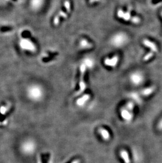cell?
Here are the masks:
<instances>
[{
    "mask_svg": "<svg viewBox=\"0 0 162 163\" xmlns=\"http://www.w3.org/2000/svg\"><path fill=\"white\" fill-rule=\"evenodd\" d=\"M130 81L135 86H139L144 81V76L141 72H134L130 76Z\"/></svg>",
    "mask_w": 162,
    "mask_h": 163,
    "instance_id": "277c9868",
    "label": "cell"
},
{
    "mask_svg": "<svg viewBox=\"0 0 162 163\" xmlns=\"http://www.w3.org/2000/svg\"><path fill=\"white\" fill-rule=\"evenodd\" d=\"M99 134L101 136L102 139L105 141H108L111 138L110 133L107 129L104 128H100L98 130Z\"/></svg>",
    "mask_w": 162,
    "mask_h": 163,
    "instance_id": "52a82bcc",
    "label": "cell"
},
{
    "mask_svg": "<svg viewBox=\"0 0 162 163\" xmlns=\"http://www.w3.org/2000/svg\"><path fill=\"white\" fill-rule=\"evenodd\" d=\"M90 98V96L89 94H85L82 97L80 98L79 99L76 101V104L79 106H83Z\"/></svg>",
    "mask_w": 162,
    "mask_h": 163,
    "instance_id": "8fae6325",
    "label": "cell"
},
{
    "mask_svg": "<svg viewBox=\"0 0 162 163\" xmlns=\"http://www.w3.org/2000/svg\"><path fill=\"white\" fill-rule=\"evenodd\" d=\"M132 8L131 6H129L127 10L125 13H124V16L122 19H123L125 21H130L131 19L132 18L131 16V11H132Z\"/></svg>",
    "mask_w": 162,
    "mask_h": 163,
    "instance_id": "4fadbf2b",
    "label": "cell"
},
{
    "mask_svg": "<svg viewBox=\"0 0 162 163\" xmlns=\"http://www.w3.org/2000/svg\"><path fill=\"white\" fill-rule=\"evenodd\" d=\"M81 161L80 159H74V161H72L71 163H81Z\"/></svg>",
    "mask_w": 162,
    "mask_h": 163,
    "instance_id": "7402d4cb",
    "label": "cell"
},
{
    "mask_svg": "<svg viewBox=\"0 0 162 163\" xmlns=\"http://www.w3.org/2000/svg\"><path fill=\"white\" fill-rule=\"evenodd\" d=\"M64 7H65V9H66V12L68 13H70L71 11V3L70 2V1L66 0L64 2Z\"/></svg>",
    "mask_w": 162,
    "mask_h": 163,
    "instance_id": "5bb4252c",
    "label": "cell"
},
{
    "mask_svg": "<svg viewBox=\"0 0 162 163\" xmlns=\"http://www.w3.org/2000/svg\"><path fill=\"white\" fill-rule=\"evenodd\" d=\"M58 15L60 16V17H63V18L66 19L68 18V13L65 12L61 10L60 11L58 12Z\"/></svg>",
    "mask_w": 162,
    "mask_h": 163,
    "instance_id": "ac0fdd59",
    "label": "cell"
},
{
    "mask_svg": "<svg viewBox=\"0 0 162 163\" xmlns=\"http://www.w3.org/2000/svg\"><path fill=\"white\" fill-rule=\"evenodd\" d=\"M143 44L144 46H147L148 48H149L152 52H153L154 53L155 52H157L158 48H157L156 45L154 42L150 41L149 40L144 39L143 41Z\"/></svg>",
    "mask_w": 162,
    "mask_h": 163,
    "instance_id": "ba28073f",
    "label": "cell"
},
{
    "mask_svg": "<svg viewBox=\"0 0 162 163\" xmlns=\"http://www.w3.org/2000/svg\"><path fill=\"white\" fill-rule=\"evenodd\" d=\"M120 156L124 163H131V159L128 152L125 149H122L120 151Z\"/></svg>",
    "mask_w": 162,
    "mask_h": 163,
    "instance_id": "9c48e42d",
    "label": "cell"
},
{
    "mask_svg": "<svg viewBox=\"0 0 162 163\" xmlns=\"http://www.w3.org/2000/svg\"><path fill=\"white\" fill-rule=\"evenodd\" d=\"M121 116L125 120L130 121L133 118V111L125 107L123 109H122Z\"/></svg>",
    "mask_w": 162,
    "mask_h": 163,
    "instance_id": "8992f818",
    "label": "cell"
},
{
    "mask_svg": "<svg viewBox=\"0 0 162 163\" xmlns=\"http://www.w3.org/2000/svg\"><path fill=\"white\" fill-rule=\"evenodd\" d=\"M130 21L134 24H139L141 22V19L138 16H133L131 19Z\"/></svg>",
    "mask_w": 162,
    "mask_h": 163,
    "instance_id": "2e32d148",
    "label": "cell"
},
{
    "mask_svg": "<svg viewBox=\"0 0 162 163\" xmlns=\"http://www.w3.org/2000/svg\"><path fill=\"white\" fill-rule=\"evenodd\" d=\"M36 144L32 140H26L21 146V150L22 152L27 155L33 154L34 150H36Z\"/></svg>",
    "mask_w": 162,
    "mask_h": 163,
    "instance_id": "7a4b0ae2",
    "label": "cell"
},
{
    "mask_svg": "<svg viewBox=\"0 0 162 163\" xmlns=\"http://www.w3.org/2000/svg\"><path fill=\"white\" fill-rule=\"evenodd\" d=\"M60 16L58 14V15H56L55 16V18L54 19L53 23L54 24L55 26H58L59 22H60Z\"/></svg>",
    "mask_w": 162,
    "mask_h": 163,
    "instance_id": "d6986e66",
    "label": "cell"
},
{
    "mask_svg": "<svg viewBox=\"0 0 162 163\" xmlns=\"http://www.w3.org/2000/svg\"><path fill=\"white\" fill-rule=\"evenodd\" d=\"M128 40V36L126 34L123 32L115 34L112 37L111 42L113 46L115 47H121L124 46Z\"/></svg>",
    "mask_w": 162,
    "mask_h": 163,
    "instance_id": "6da1fadb",
    "label": "cell"
},
{
    "mask_svg": "<svg viewBox=\"0 0 162 163\" xmlns=\"http://www.w3.org/2000/svg\"><path fill=\"white\" fill-rule=\"evenodd\" d=\"M119 61V57L118 56H115L112 58H107L104 60V64L107 66H110L112 68H115L117 66Z\"/></svg>",
    "mask_w": 162,
    "mask_h": 163,
    "instance_id": "5b68a950",
    "label": "cell"
},
{
    "mask_svg": "<svg viewBox=\"0 0 162 163\" xmlns=\"http://www.w3.org/2000/svg\"><path fill=\"white\" fill-rule=\"evenodd\" d=\"M154 55V52L151 51L149 53L146 54L143 58V61H147L149 60V59H151L153 56Z\"/></svg>",
    "mask_w": 162,
    "mask_h": 163,
    "instance_id": "9a60e30c",
    "label": "cell"
},
{
    "mask_svg": "<svg viewBox=\"0 0 162 163\" xmlns=\"http://www.w3.org/2000/svg\"><path fill=\"white\" fill-rule=\"evenodd\" d=\"M124 13H125V12L123 11L122 9H119L118 10V11H117V15L118 18H119V19H123V16H124Z\"/></svg>",
    "mask_w": 162,
    "mask_h": 163,
    "instance_id": "e0dca14e",
    "label": "cell"
},
{
    "mask_svg": "<svg viewBox=\"0 0 162 163\" xmlns=\"http://www.w3.org/2000/svg\"><path fill=\"white\" fill-rule=\"evenodd\" d=\"M86 66L84 64H82L80 66V82H79L80 89L79 91L76 92L77 95L82 94L86 89V84L84 80V77L86 72Z\"/></svg>",
    "mask_w": 162,
    "mask_h": 163,
    "instance_id": "3957f363",
    "label": "cell"
},
{
    "mask_svg": "<svg viewBox=\"0 0 162 163\" xmlns=\"http://www.w3.org/2000/svg\"><path fill=\"white\" fill-rule=\"evenodd\" d=\"M161 15H162V12H161Z\"/></svg>",
    "mask_w": 162,
    "mask_h": 163,
    "instance_id": "d4e9b609",
    "label": "cell"
},
{
    "mask_svg": "<svg viewBox=\"0 0 162 163\" xmlns=\"http://www.w3.org/2000/svg\"><path fill=\"white\" fill-rule=\"evenodd\" d=\"M100 0H90L89 1V2L91 4H92L93 3L96 2H98V1H99Z\"/></svg>",
    "mask_w": 162,
    "mask_h": 163,
    "instance_id": "cb8c5ba5",
    "label": "cell"
},
{
    "mask_svg": "<svg viewBox=\"0 0 162 163\" xmlns=\"http://www.w3.org/2000/svg\"><path fill=\"white\" fill-rule=\"evenodd\" d=\"M8 109V107L6 106H2L1 107V112L2 114H4L5 113V112L6 111V109Z\"/></svg>",
    "mask_w": 162,
    "mask_h": 163,
    "instance_id": "44dd1931",
    "label": "cell"
},
{
    "mask_svg": "<svg viewBox=\"0 0 162 163\" xmlns=\"http://www.w3.org/2000/svg\"><path fill=\"white\" fill-rule=\"evenodd\" d=\"M155 88L154 87H147L146 88L142 90L141 92V94H142L143 96L147 97L153 93V92L155 91Z\"/></svg>",
    "mask_w": 162,
    "mask_h": 163,
    "instance_id": "7c38bea8",
    "label": "cell"
},
{
    "mask_svg": "<svg viewBox=\"0 0 162 163\" xmlns=\"http://www.w3.org/2000/svg\"><path fill=\"white\" fill-rule=\"evenodd\" d=\"M86 66H91L93 65V62L91 60H90V59H86L85 60V62L83 63Z\"/></svg>",
    "mask_w": 162,
    "mask_h": 163,
    "instance_id": "ffe728a7",
    "label": "cell"
},
{
    "mask_svg": "<svg viewBox=\"0 0 162 163\" xmlns=\"http://www.w3.org/2000/svg\"><path fill=\"white\" fill-rule=\"evenodd\" d=\"M80 48L83 49H91L93 47V44L89 42L85 39H82L80 41L79 44Z\"/></svg>",
    "mask_w": 162,
    "mask_h": 163,
    "instance_id": "30bf717a",
    "label": "cell"
},
{
    "mask_svg": "<svg viewBox=\"0 0 162 163\" xmlns=\"http://www.w3.org/2000/svg\"><path fill=\"white\" fill-rule=\"evenodd\" d=\"M158 127L159 128V129L162 130V119L160 120V122L158 123Z\"/></svg>",
    "mask_w": 162,
    "mask_h": 163,
    "instance_id": "603a6c76",
    "label": "cell"
}]
</instances>
